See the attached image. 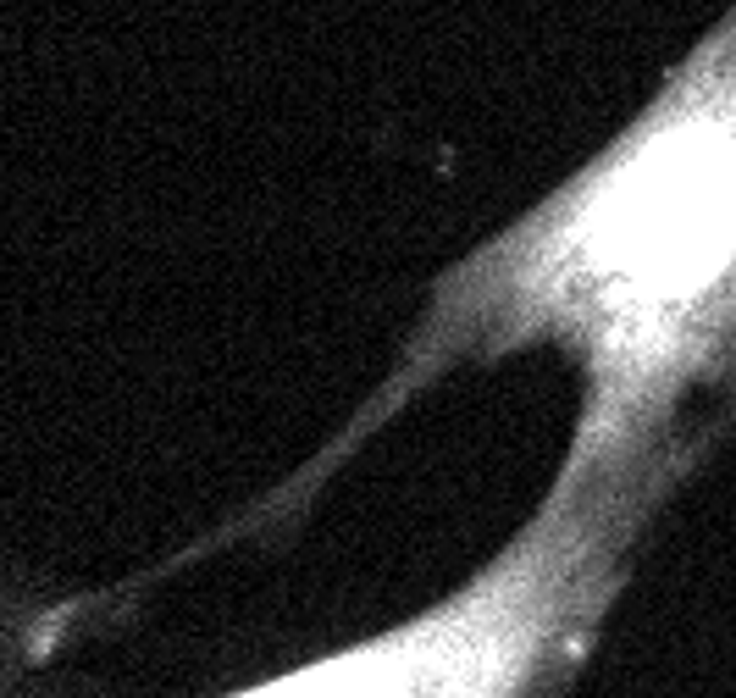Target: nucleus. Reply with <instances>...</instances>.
Returning a JSON list of instances; mask_svg holds the SVG:
<instances>
[{"mask_svg": "<svg viewBox=\"0 0 736 698\" xmlns=\"http://www.w3.org/2000/svg\"><path fill=\"white\" fill-rule=\"evenodd\" d=\"M526 349H559L582 377L554 477L709 455L714 427H687V410L709 394L736 405V0L593 161L432 283L393 372L233 538L288 532L399 410Z\"/></svg>", "mask_w": 736, "mask_h": 698, "instance_id": "1", "label": "nucleus"}, {"mask_svg": "<svg viewBox=\"0 0 736 698\" xmlns=\"http://www.w3.org/2000/svg\"><path fill=\"white\" fill-rule=\"evenodd\" d=\"M692 466L548 482L482 571L399 626L222 698H554L620 604L648 527Z\"/></svg>", "mask_w": 736, "mask_h": 698, "instance_id": "2", "label": "nucleus"}, {"mask_svg": "<svg viewBox=\"0 0 736 698\" xmlns=\"http://www.w3.org/2000/svg\"><path fill=\"white\" fill-rule=\"evenodd\" d=\"M67 621H78V604H45L0 566V698H17L28 665L45 660V649Z\"/></svg>", "mask_w": 736, "mask_h": 698, "instance_id": "3", "label": "nucleus"}]
</instances>
